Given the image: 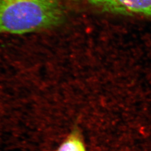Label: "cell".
Wrapping results in <instances>:
<instances>
[{
  "mask_svg": "<svg viewBox=\"0 0 151 151\" xmlns=\"http://www.w3.org/2000/svg\"><path fill=\"white\" fill-rule=\"evenodd\" d=\"M63 10L57 0H0V34H24L58 24Z\"/></svg>",
  "mask_w": 151,
  "mask_h": 151,
  "instance_id": "obj_1",
  "label": "cell"
},
{
  "mask_svg": "<svg viewBox=\"0 0 151 151\" xmlns=\"http://www.w3.org/2000/svg\"><path fill=\"white\" fill-rule=\"evenodd\" d=\"M55 151H87L83 138L78 129L72 130Z\"/></svg>",
  "mask_w": 151,
  "mask_h": 151,
  "instance_id": "obj_2",
  "label": "cell"
}]
</instances>
